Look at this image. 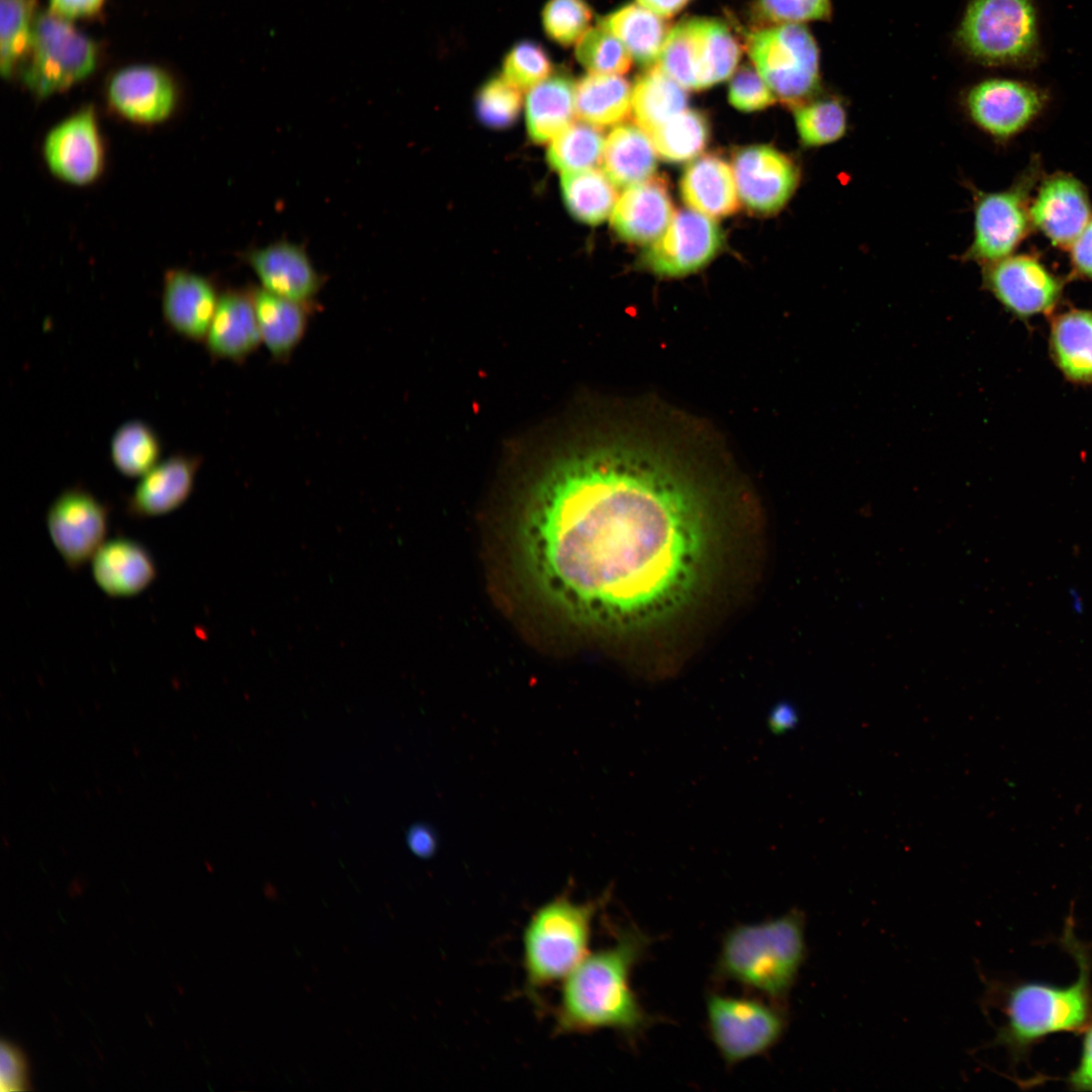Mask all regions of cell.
Listing matches in <instances>:
<instances>
[{
	"mask_svg": "<svg viewBox=\"0 0 1092 1092\" xmlns=\"http://www.w3.org/2000/svg\"><path fill=\"white\" fill-rule=\"evenodd\" d=\"M647 404L554 460L521 517L536 588L567 619L599 631L630 633L677 615L709 558L703 477L723 450L695 420Z\"/></svg>",
	"mask_w": 1092,
	"mask_h": 1092,
	"instance_id": "1",
	"label": "cell"
},
{
	"mask_svg": "<svg viewBox=\"0 0 1092 1092\" xmlns=\"http://www.w3.org/2000/svg\"><path fill=\"white\" fill-rule=\"evenodd\" d=\"M651 942L643 930L628 925L616 932L612 945L589 952L562 982L553 1009L555 1034L611 1029L631 1040L644 1033L655 1018L640 1003L631 975Z\"/></svg>",
	"mask_w": 1092,
	"mask_h": 1092,
	"instance_id": "2",
	"label": "cell"
},
{
	"mask_svg": "<svg viewBox=\"0 0 1092 1092\" xmlns=\"http://www.w3.org/2000/svg\"><path fill=\"white\" fill-rule=\"evenodd\" d=\"M807 954L804 914L738 924L722 938L714 979L734 982L784 1005Z\"/></svg>",
	"mask_w": 1092,
	"mask_h": 1092,
	"instance_id": "3",
	"label": "cell"
},
{
	"mask_svg": "<svg viewBox=\"0 0 1092 1092\" xmlns=\"http://www.w3.org/2000/svg\"><path fill=\"white\" fill-rule=\"evenodd\" d=\"M1067 928L1065 946L1074 956L1079 974L1070 985L1024 982L1006 988L1005 1021L994 1043L1014 1057L1045 1036L1058 1032L1083 1031L1092 1021L1091 964L1084 947Z\"/></svg>",
	"mask_w": 1092,
	"mask_h": 1092,
	"instance_id": "4",
	"label": "cell"
},
{
	"mask_svg": "<svg viewBox=\"0 0 1092 1092\" xmlns=\"http://www.w3.org/2000/svg\"><path fill=\"white\" fill-rule=\"evenodd\" d=\"M569 889L541 905L522 936L525 990L540 1005L542 990L563 980L589 953L593 924L611 891L585 902L572 900Z\"/></svg>",
	"mask_w": 1092,
	"mask_h": 1092,
	"instance_id": "5",
	"label": "cell"
},
{
	"mask_svg": "<svg viewBox=\"0 0 1092 1092\" xmlns=\"http://www.w3.org/2000/svg\"><path fill=\"white\" fill-rule=\"evenodd\" d=\"M957 38L986 66L1028 68L1041 58L1033 0H971Z\"/></svg>",
	"mask_w": 1092,
	"mask_h": 1092,
	"instance_id": "6",
	"label": "cell"
},
{
	"mask_svg": "<svg viewBox=\"0 0 1092 1092\" xmlns=\"http://www.w3.org/2000/svg\"><path fill=\"white\" fill-rule=\"evenodd\" d=\"M750 61L776 98L792 108L813 98L820 86L819 49L801 23L775 24L751 31Z\"/></svg>",
	"mask_w": 1092,
	"mask_h": 1092,
	"instance_id": "7",
	"label": "cell"
},
{
	"mask_svg": "<svg viewBox=\"0 0 1092 1092\" xmlns=\"http://www.w3.org/2000/svg\"><path fill=\"white\" fill-rule=\"evenodd\" d=\"M98 60L93 39L70 19L43 11L37 15L32 44L20 70L22 83L34 97L47 98L90 77Z\"/></svg>",
	"mask_w": 1092,
	"mask_h": 1092,
	"instance_id": "8",
	"label": "cell"
},
{
	"mask_svg": "<svg viewBox=\"0 0 1092 1092\" xmlns=\"http://www.w3.org/2000/svg\"><path fill=\"white\" fill-rule=\"evenodd\" d=\"M1040 162L1034 159L1013 183L1000 191L970 187L973 194L974 229L963 261L981 266L1013 253L1033 230L1029 206L1042 177Z\"/></svg>",
	"mask_w": 1092,
	"mask_h": 1092,
	"instance_id": "9",
	"label": "cell"
},
{
	"mask_svg": "<svg viewBox=\"0 0 1092 1092\" xmlns=\"http://www.w3.org/2000/svg\"><path fill=\"white\" fill-rule=\"evenodd\" d=\"M741 48L720 20L692 17L669 29L658 65L681 87L702 90L730 78Z\"/></svg>",
	"mask_w": 1092,
	"mask_h": 1092,
	"instance_id": "10",
	"label": "cell"
},
{
	"mask_svg": "<svg viewBox=\"0 0 1092 1092\" xmlns=\"http://www.w3.org/2000/svg\"><path fill=\"white\" fill-rule=\"evenodd\" d=\"M705 1005L709 1035L729 1067L768 1052L787 1028L784 1005L772 1001L711 992Z\"/></svg>",
	"mask_w": 1092,
	"mask_h": 1092,
	"instance_id": "11",
	"label": "cell"
},
{
	"mask_svg": "<svg viewBox=\"0 0 1092 1092\" xmlns=\"http://www.w3.org/2000/svg\"><path fill=\"white\" fill-rule=\"evenodd\" d=\"M1049 94L1021 80L991 78L972 86L964 108L974 125L998 143H1006L1029 127L1043 112Z\"/></svg>",
	"mask_w": 1092,
	"mask_h": 1092,
	"instance_id": "12",
	"label": "cell"
},
{
	"mask_svg": "<svg viewBox=\"0 0 1092 1092\" xmlns=\"http://www.w3.org/2000/svg\"><path fill=\"white\" fill-rule=\"evenodd\" d=\"M982 267L984 288L1020 320L1051 313L1063 297L1065 280L1033 254L1013 253Z\"/></svg>",
	"mask_w": 1092,
	"mask_h": 1092,
	"instance_id": "13",
	"label": "cell"
},
{
	"mask_svg": "<svg viewBox=\"0 0 1092 1092\" xmlns=\"http://www.w3.org/2000/svg\"><path fill=\"white\" fill-rule=\"evenodd\" d=\"M50 172L74 186L95 182L104 169L105 150L95 109L84 106L53 126L42 142Z\"/></svg>",
	"mask_w": 1092,
	"mask_h": 1092,
	"instance_id": "14",
	"label": "cell"
},
{
	"mask_svg": "<svg viewBox=\"0 0 1092 1092\" xmlns=\"http://www.w3.org/2000/svg\"><path fill=\"white\" fill-rule=\"evenodd\" d=\"M109 509L81 486L62 491L51 504L47 528L53 544L72 570L92 559L105 542Z\"/></svg>",
	"mask_w": 1092,
	"mask_h": 1092,
	"instance_id": "15",
	"label": "cell"
},
{
	"mask_svg": "<svg viewBox=\"0 0 1092 1092\" xmlns=\"http://www.w3.org/2000/svg\"><path fill=\"white\" fill-rule=\"evenodd\" d=\"M724 236L718 223L698 211L682 209L641 258V264L661 277H681L706 266L719 253Z\"/></svg>",
	"mask_w": 1092,
	"mask_h": 1092,
	"instance_id": "16",
	"label": "cell"
},
{
	"mask_svg": "<svg viewBox=\"0 0 1092 1092\" xmlns=\"http://www.w3.org/2000/svg\"><path fill=\"white\" fill-rule=\"evenodd\" d=\"M732 172L740 201L761 215L780 211L792 198L801 172L789 155L769 146H749L732 157Z\"/></svg>",
	"mask_w": 1092,
	"mask_h": 1092,
	"instance_id": "17",
	"label": "cell"
},
{
	"mask_svg": "<svg viewBox=\"0 0 1092 1092\" xmlns=\"http://www.w3.org/2000/svg\"><path fill=\"white\" fill-rule=\"evenodd\" d=\"M1029 215L1032 228L1053 246L1069 250L1092 216L1089 193L1072 174L1042 175L1030 201Z\"/></svg>",
	"mask_w": 1092,
	"mask_h": 1092,
	"instance_id": "18",
	"label": "cell"
},
{
	"mask_svg": "<svg viewBox=\"0 0 1092 1092\" xmlns=\"http://www.w3.org/2000/svg\"><path fill=\"white\" fill-rule=\"evenodd\" d=\"M106 100L123 119L153 125L174 112L178 91L172 76L155 65H130L111 75L106 84Z\"/></svg>",
	"mask_w": 1092,
	"mask_h": 1092,
	"instance_id": "19",
	"label": "cell"
},
{
	"mask_svg": "<svg viewBox=\"0 0 1092 1092\" xmlns=\"http://www.w3.org/2000/svg\"><path fill=\"white\" fill-rule=\"evenodd\" d=\"M245 260L261 283V288L275 295L311 305L321 290L323 279L303 249L279 242L253 249Z\"/></svg>",
	"mask_w": 1092,
	"mask_h": 1092,
	"instance_id": "20",
	"label": "cell"
},
{
	"mask_svg": "<svg viewBox=\"0 0 1092 1092\" xmlns=\"http://www.w3.org/2000/svg\"><path fill=\"white\" fill-rule=\"evenodd\" d=\"M219 296L208 278L185 269H170L163 280V318L180 336L204 341Z\"/></svg>",
	"mask_w": 1092,
	"mask_h": 1092,
	"instance_id": "21",
	"label": "cell"
},
{
	"mask_svg": "<svg viewBox=\"0 0 1092 1092\" xmlns=\"http://www.w3.org/2000/svg\"><path fill=\"white\" fill-rule=\"evenodd\" d=\"M201 458L178 453L160 460L141 476L126 503V513L134 519L154 518L180 508L190 496Z\"/></svg>",
	"mask_w": 1092,
	"mask_h": 1092,
	"instance_id": "22",
	"label": "cell"
},
{
	"mask_svg": "<svg viewBox=\"0 0 1092 1092\" xmlns=\"http://www.w3.org/2000/svg\"><path fill=\"white\" fill-rule=\"evenodd\" d=\"M673 204L665 178L656 176L624 191L612 212V226L625 242L650 245L667 229Z\"/></svg>",
	"mask_w": 1092,
	"mask_h": 1092,
	"instance_id": "23",
	"label": "cell"
},
{
	"mask_svg": "<svg viewBox=\"0 0 1092 1092\" xmlns=\"http://www.w3.org/2000/svg\"><path fill=\"white\" fill-rule=\"evenodd\" d=\"M96 584L113 598H128L146 590L157 576V565L142 543L126 537L105 541L92 557Z\"/></svg>",
	"mask_w": 1092,
	"mask_h": 1092,
	"instance_id": "24",
	"label": "cell"
},
{
	"mask_svg": "<svg viewBox=\"0 0 1092 1092\" xmlns=\"http://www.w3.org/2000/svg\"><path fill=\"white\" fill-rule=\"evenodd\" d=\"M211 357L242 362L262 344L250 291L229 290L219 296L204 338Z\"/></svg>",
	"mask_w": 1092,
	"mask_h": 1092,
	"instance_id": "25",
	"label": "cell"
},
{
	"mask_svg": "<svg viewBox=\"0 0 1092 1092\" xmlns=\"http://www.w3.org/2000/svg\"><path fill=\"white\" fill-rule=\"evenodd\" d=\"M679 189L688 206L709 217H725L739 209L732 168L718 156L706 155L691 163Z\"/></svg>",
	"mask_w": 1092,
	"mask_h": 1092,
	"instance_id": "26",
	"label": "cell"
},
{
	"mask_svg": "<svg viewBox=\"0 0 1092 1092\" xmlns=\"http://www.w3.org/2000/svg\"><path fill=\"white\" fill-rule=\"evenodd\" d=\"M1051 357L1064 377L1076 384L1092 383V310L1072 308L1051 320Z\"/></svg>",
	"mask_w": 1092,
	"mask_h": 1092,
	"instance_id": "27",
	"label": "cell"
},
{
	"mask_svg": "<svg viewBox=\"0 0 1092 1092\" xmlns=\"http://www.w3.org/2000/svg\"><path fill=\"white\" fill-rule=\"evenodd\" d=\"M262 344L277 361L288 359L302 341L309 307L261 287L251 290Z\"/></svg>",
	"mask_w": 1092,
	"mask_h": 1092,
	"instance_id": "28",
	"label": "cell"
},
{
	"mask_svg": "<svg viewBox=\"0 0 1092 1092\" xmlns=\"http://www.w3.org/2000/svg\"><path fill=\"white\" fill-rule=\"evenodd\" d=\"M602 160L606 175L618 186H632L649 179L657 166L655 147L638 124L615 127L605 142Z\"/></svg>",
	"mask_w": 1092,
	"mask_h": 1092,
	"instance_id": "29",
	"label": "cell"
},
{
	"mask_svg": "<svg viewBox=\"0 0 1092 1092\" xmlns=\"http://www.w3.org/2000/svg\"><path fill=\"white\" fill-rule=\"evenodd\" d=\"M600 25L615 34L632 60L650 68L658 63L669 27L662 16L640 4H628L601 19Z\"/></svg>",
	"mask_w": 1092,
	"mask_h": 1092,
	"instance_id": "30",
	"label": "cell"
},
{
	"mask_svg": "<svg viewBox=\"0 0 1092 1092\" xmlns=\"http://www.w3.org/2000/svg\"><path fill=\"white\" fill-rule=\"evenodd\" d=\"M575 113V85L563 75L548 77L529 90L526 99L528 133L536 143L553 140Z\"/></svg>",
	"mask_w": 1092,
	"mask_h": 1092,
	"instance_id": "31",
	"label": "cell"
},
{
	"mask_svg": "<svg viewBox=\"0 0 1092 1092\" xmlns=\"http://www.w3.org/2000/svg\"><path fill=\"white\" fill-rule=\"evenodd\" d=\"M632 111V86L620 75L588 73L575 84V113L582 121L608 126Z\"/></svg>",
	"mask_w": 1092,
	"mask_h": 1092,
	"instance_id": "32",
	"label": "cell"
},
{
	"mask_svg": "<svg viewBox=\"0 0 1092 1092\" xmlns=\"http://www.w3.org/2000/svg\"><path fill=\"white\" fill-rule=\"evenodd\" d=\"M686 89L658 64L639 75L632 87V111L636 123L648 134L687 109Z\"/></svg>",
	"mask_w": 1092,
	"mask_h": 1092,
	"instance_id": "33",
	"label": "cell"
},
{
	"mask_svg": "<svg viewBox=\"0 0 1092 1092\" xmlns=\"http://www.w3.org/2000/svg\"><path fill=\"white\" fill-rule=\"evenodd\" d=\"M561 192L569 212L592 225L603 222L617 200L614 183L606 173L595 168L563 172Z\"/></svg>",
	"mask_w": 1092,
	"mask_h": 1092,
	"instance_id": "34",
	"label": "cell"
},
{
	"mask_svg": "<svg viewBox=\"0 0 1092 1092\" xmlns=\"http://www.w3.org/2000/svg\"><path fill=\"white\" fill-rule=\"evenodd\" d=\"M38 12L36 0H0V70L10 79L29 54Z\"/></svg>",
	"mask_w": 1092,
	"mask_h": 1092,
	"instance_id": "35",
	"label": "cell"
},
{
	"mask_svg": "<svg viewBox=\"0 0 1092 1092\" xmlns=\"http://www.w3.org/2000/svg\"><path fill=\"white\" fill-rule=\"evenodd\" d=\"M793 109L800 142L806 148L834 144L847 131L846 106L837 96H814Z\"/></svg>",
	"mask_w": 1092,
	"mask_h": 1092,
	"instance_id": "36",
	"label": "cell"
},
{
	"mask_svg": "<svg viewBox=\"0 0 1092 1092\" xmlns=\"http://www.w3.org/2000/svg\"><path fill=\"white\" fill-rule=\"evenodd\" d=\"M110 457L125 476L141 477L161 459L162 443L156 431L143 421H128L113 434Z\"/></svg>",
	"mask_w": 1092,
	"mask_h": 1092,
	"instance_id": "37",
	"label": "cell"
},
{
	"mask_svg": "<svg viewBox=\"0 0 1092 1092\" xmlns=\"http://www.w3.org/2000/svg\"><path fill=\"white\" fill-rule=\"evenodd\" d=\"M649 136L663 160L680 163L692 160L706 148L710 125L702 112L685 109L652 130Z\"/></svg>",
	"mask_w": 1092,
	"mask_h": 1092,
	"instance_id": "38",
	"label": "cell"
},
{
	"mask_svg": "<svg viewBox=\"0 0 1092 1092\" xmlns=\"http://www.w3.org/2000/svg\"><path fill=\"white\" fill-rule=\"evenodd\" d=\"M605 141L598 126L585 121L570 123L548 149L550 166L562 173L594 168L603 159Z\"/></svg>",
	"mask_w": 1092,
	"mask_h": 1092,
	"instance_id": "39",
	"label": "cell"
},
{
	"mask_svg": "<svg viewBox=\"0 0 1092 1092\" xmlns=\"http://www.w3.org/2000/svg\"><path fill=\"white\" fill-rule=\"evenodd\" d=\"M575 57L589 73L622 75L632 57L622 41L602 25L588 28L576 41Z\"/></svg>",
	"mask_w": 1092,
	"mask_h": 1092,
	"instance_id": "40",
	"label": "cell"
},
{
	"mask_svg": "<svg viewBox=\"0 0 1092 1092\" xmlns=\"http://www.w3.org/2000/svg\"><path fill=\"white\" fill-rule=\"evenodd\" d=\"M592 16L584 0H549L542 11V24L549 38L568 47L588 29Z\"/></svg>",
	"mask_w": 1092,
	"mask_h": 1092,
	"instance_id": "41",
	"label": "cell"
},
{
	"mask_svg": "<svg viewBox=\"0 0 1092 1092\" xmlns=\"http://www.w3.org/2000/svg\"><path fill=\"white\" fill-rule=\"evenodd\" d=\"M552 64L546 51L537 42L516 43L503 62V78L521 90H530L549 77Z\"/></svg>",
	"mask_w": 1092,
	"mask_h": 1092,
	"instance_id": "42",
	"label": "cell"
},
{
	"mask_svg": "<svg viewBox=\"0 0 1092 1092\" xmlns=\"http://www.w3.org/2000/svg\"><path fill=\"white\" fill-rule=\"evenodd\" d=\"M521 93L503 77L486 82L477 94V113L481 121L491 127H505L518 116Z\"/></svg>",
	"mask_w": 1092,
	"mask_h": 1092,
	"instance_id": "43",
	"label": "cell"
},
{
	"mask_svg": "<svg viewBox=\"0 0 1092 1092\" xmlns=\"http://www.w3.org/2000/svg\"><path fill=\"white\" fill-rule=\"evenodd\" d=\"M756 16L765 22L775 24L804 23L807 21L828 20L831 17L830 0H756Z\"/></svg>",
	"mask_w": 1092,
	"mask_h": 1092,
	"instance_id": "44",
	"label": "cell"
},
{
	"mask_svg": "<svg viewBox=\"0 0 1092 1092\" xmlns=\"http://www.w3.org/2000/svg\"><path fill=\"white\" fill-rule=\"evenodd\" d=\"M728 100L738 110L750 112L770 106L777 98L754 66L745 64L731 78Z\"/></svg>",
	"mask_w": 1092,
	"mask_h": 1092,
	"instance_id": "45",
	"label": "cell"
},
{
	"mask_svg": "<svg viewBox=\"0 0 1092 1092\" xmlns=\"http://www.w3.org/2000/svg\"><path fill=\"white\" fill-rule=\"evenodd\" d=\"M27 1086V1064L23 1053L11 1042L2 1040L0 1045L1 1092L26 1090Z\"/></svg>",
	"mask_w": 1092,
	"mask_h": 1092,
	"instance_id": "46",
	"label": "cell"
},
{
	"mask_svg": "<svg viewBox=\"0 0 1092 1092\" xmlns=\"http://www.w3.org/2000/svg\"><path fill=\"white\" fill-rule=\"evenodd\" d=\"M1068 251L1072 276L1092 281V216Z\"/></svg>",
	"mask_w": 1092,
	"mask_h": 1092,
	"instance_id": "47",
	"label": "cell"
},
{
	"mask_svg": "<svg viewBox=\"0 0 1092 1092\" xmlns=\"http://www.w3.org/2000/svg\"><path fill=\"white\" fill-rule=\"evenodd\" d=\"M1079 1063L1068 1078L1073 1090L1092 1091V1021L1083 1030Z\"/></svg>",
	"mask_w": 1092,
	"mask_h": 1092,
	"instance_id": "48",
	"label": "cell"
},
{
	"mask_svg": "<svg viewBox=\"0 0 1092 1092\" xmlns=\"http://www.w3.org/2000/svg\"><path fill=\"white\" fill-rule=\"evenodd\" d=\"M49 2L51 12L72 20L98 15L105 0H49Z\"/></svg>",
	"mask_w": 1092,
	"mask_h": 1092,
	"instance_id": "49",
	"label": "cell"
},
{
	"mask_svg": "<svg viewBox=\"0 0 1092 1092\" xmlns=\"http://www.w3.org/2000/svg\"><path fill=\"white\" fill-rule=\"evenodd\" d=\"M411 850L420 857H430L437 849V835L428 825H414L406 836Z\"/></svg>",
	"mask_w": 1092,
	"mask_h": 1092,
	"instance_id": "50",
	"label": "cell"
},
{
	"mask_svg": "<svg viewBox=\"0 0 1092 1092\" xmlns=\"http://www.w3.org/2000/svg\"><path fill=\"white\" fill-rule=\"evenodd\" d=\"M798 721V712L789 703L777 704L768 715V726L778 734L794 728Z\"/></svg>",
	"mask_w": 1092,
	"mask_h": 1092,
	"instance_id": "51",
	"label": "cell"
},
{
	"mask_svg": "<svg viewBox=\"0 0 1092 1092\" xmlns=\"http://www.w3.org/2000/svg\"><path fill=\"white\" fill-rule=\"evenodd\" d=\"M690 0H637L638 4L662 16L670 17L680 11Z\"/></svg>",
	"mask_w": 1092,
	"mask_h": 1092,
	"instance_id": "52",
	"label": "cell"
}]
</instances>
